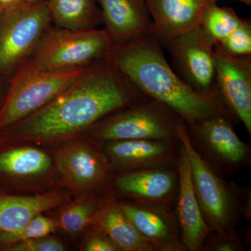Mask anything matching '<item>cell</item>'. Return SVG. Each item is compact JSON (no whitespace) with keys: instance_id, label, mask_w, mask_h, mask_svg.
<instances>
[{"instance_id":"1","label":"cell","mask_w":251,"mask_h":251,"mask_svg":"<svg viewBox=\"0 0 251 251\" xmlns=\"http://www.w3.org/2000/svg\"><path fill=\"white\" fill-rule=\"evenodd\" d=\"M144 97L103 59L86 68L49 103L8 128L18 140L66 141Z\"/></svg>"},{"instance_id":"2","label":"cell","mask_w":251,"mask_h":251,"mask_svg":"<svg viewBox=\"0 0 251 251\" xmlns=\"http://www.w3.org/2000/svg\"><path fill=\"white\" fill-rule=\"evenodd\" d=\"M103 60L144 95L164 104L186 125L216 115L237 122L219 96L198 93L181 80L152 34L113 44Z\"/></svg>"},{"instance_id":"3","label":"cell","mask_w":251,"mask_h":251,"mask_svg":"<svg viewBox=\"0 0 251 251\" xmlns=\"http://www.w3.org/2000/svg\"><path fill=\"white\" fill-rule=\"evenodd\" d=\"M191 166L195 194L204 221L212 230L235 229L241 216L251 217V191L247 192L233 182L227 183L201 156L190 140L186 123L177 126Z\"/></svg>"},{"instance_id":"4","label":"cell","mask_w":251,"mask_h":251,"mask_svg":"<svg viewBox=\"0 0 251 251\" xmlns=\"http://www.w3.org/2000/svg\"><path fill=\"white\" fill-rule=\"evenodd\" d=\"M112 45L105 29L73 30L51 25L17 70L54 72L87 67L102 60Z\"/></svg>"},{"instance_id":"5","label":"cell","mask_w":251,"mask_h":251,"mask_svg":"<svg viewBox=\"0 0 251 251\" xmlns=\"http://www.w3.org/2000/svg\"><path fill=\"white\" fill-rule=\"evenodd\" d=\"M181 120L164 104L145 96L105 117L88 130L94 140L101 143L153 140L179 144L177 126Z\"/></svg>"},{"instance_id":"6","label":"cell","mask_w":251,"mask_h":251,"mask_svg":"<svg viewBox=\"0 0 251 251\" xmlns=\"http://www.w3.org/2000/svg\"><path fill=\"white\" fill-rule=\"evenodd\" d=\"M52 23L47 0L25 1L0 15V78L12 76Z\"/></svg>"},{"instance_id":"7","label":"cell","mask_w":251,"mask_h":251,"mask_svg":"<svg viewBox=\"0 0 251 251\" xmlns=\"http://www.w3.org/2000/svg\"><path fill=\"white\" fill-rule=\"evenodd\" d=\"M86 68L54 72L16 71L7 80L9 90L0 108V131L49 103L75 82Z\"/></svg>"},{"instance_id":"8","label":"cell","mask_w":251,"mask_h":251,"mask_svg":"<svg viewBox=\"0 0 251 251\" xmlns=\"http://www.w3.org/2000/svg\"><path fill=\"white\" fill-rule=\"evenodd\" d=\"M234 120L216 115L186 125L190 140L201 156L219 175H233L251 161V147L234 132Z\"/></svg>"},{"instance_id":"9","label":"cell","mask_w":251,"mask_h":251,"mask_svg":"<svg viewBox=\"0 0 251 251\" xmlns=\"http://www.w3.org/2000/svg\"><path fill=\"white\" fill-rule=\"evenodd\" d=\"M165 48L171 54L177 75L186 85L202 95L219 96L216 88L215 44L201 25L175 38Z\"/></svg>"},{"instance_id":"10","label":"cell","mask_w":251,"mask_h":251,"mask_svg":"<svg viewBox=\"0 0 251 251\" xmlns=\"http://www.w3.org/2000/svg\"><path fill=\"white\" fill-rule=\"evenodd\" d=\"M54 164L64 184L81 193L104 187L112 169L103 149L85 140L63 145L55 153Z\"/></svg>"},{"instance_id":"11","label":"cell","mask_w":251,"mask_h":251,"mask_svg":"<svg viewBox=\"0 0 251 251\" xmlns=\"http://www.w3.org/2000/svg\"><path fill=\"white\" fill-rule=\"evenodd\" d=\"M216 88L221 101L251 135V55L234 57L215 45Z\"/></svg>"},{"instance_id":"12","label":"cell","mask_w":251,"mask_h":251,"mask_svg":"<svg viewBox=\"0 0 251 251\" xmlns=\"http://www.w3.org/2000/svg\"><path fill=\"white\" fill-rule=\"evenodd\" d=\"M113 186L130 202L171 211L177 198L176 168H151L125 171L114 179Z\"/></svg>"},{"instance_id":"13","label":"cell","mask_w":251,"mask_h":251,"mask_svg":"<svg viewBox=\"0 0 251 251\" xmlns=\"http://www.w3.org/2000/svg\"><path fill=\"white\" fill-rule=\"evenodd\" d=\"M111 168L130 171L151 168H176L179 144L153 140H115L103 143Z\"/></svg>"},{"instance_id":"14","label":"cell","mask_w":251,"mask_h":251,"mask_svg":"<svg viewBox=\"0 0 251 251\" xmlns=\"http://www.w3.org/2000/svg\"><path fill=\"white\" fill-rule=\"evenodd\" d=\"M176 169L179 176L176 216L181 243L186 251H201L212 229L206 224L201 212L193 188L189 159L181 142Z\"/></svg>"},{"instance_id":"15","label":"cell","mask_w":251,"mask_h":251,"mask_svg":"<svg viewBox=\"0 0 251 251\" xmlns=\"http://www.w3.org/2000/svg\"><path fill=\"white\" fill-rule=\"evenodd\" d=\"M152 20V34L163 48L201 23L209 0H145Z\"/></svg>"},{"instance_id":"16","label":"cell","mask_w":251,"mask_h":251,"mask_svg":"<svg viewBox=\"0 0 251 251\" xmlns=\"http://www.w3.org/2000/svg\"><path fill=\"white\" fill-rule=\"evenodd\" d=\"M117 202L157 251H186L181 243L179 225L171 211L130 201Z\"/></svg>"},{"instance_id":"17","label":"cell","mask_w":251,"mask_h":251,"mask_svg":"<svg viewBox=\"0 0 251 251\" xmlns=\"http://www.w3.org/2000/svg\"><path fill=\"white\" fill-rule=\"evenodd\" d=\"M105 30L113 44L152 34L153 23L145 0H97Z\"/></svg>"},{"instance_id":"18","label":"cell","mask_w":251,"mask_h":251,"mask_svg":"<svg viewBox=\"0 0 251 251\" xmlns=\"http://www.w3.org/2000/svg\"><path fill=\"white\" fill-rule=\"evenodd\" d=\"M69 195L49 192L36 196L0 194V234L21 228L36 216L66 204Z\"/></svg>"},{"instance_id":"19","label":"cell","mask_w":251,"mask_h":251,"mask_svg":"<svg viewBox=\"0 0 251 251\" xmlns=\"http://www.w3.org/2000/svg\"><path fill=\"white\" fill-rule=\"evenodd\" d=\"M95 224L108 234L121 251H157L140 234L114 198L105 199Z\"/></svg>"},{"instance_id":"20","label":"cell","mask_w":251,"mask_h":251,"mask_svg":"<svg viewBox=\"0 0 251 251\" xmlns=\"http://www.w3.org/2000/svg\"><path fill=\"white\" fill-rule=\"evenodd\" d=\"M52 23L59 27L85 30L103 23L95 0H47Z\"/></svg>"},{"instance_id":"21","label":"cell","mask_w":251,"mask_h":251,"mask_svg":"<svg viewBox=\"0 0 251 251\" xmlns=\"http://www.w3.org/2000/svg\"><path fill=\"white\" fill-rule=\"evenodd\" d=\"M52 163L47 153L31 147L8 150L0 154V172L16 178L46 174Z\"/></svg>"},{"instance_id":"22","label":"cell","mask_w":251,"mask_h":251,"mask_svg":"<svg viewBox=\"0 0 251 251\" xmlns=\"http://www.w3.org/2000/svg\"><path fill=\"white\" fill-rule=\"evenodd\" d=\"M105 199L88 191L73 202H67L59 214L58 227L68 234H77L95 224Z\"/></svg>"},{"instance_id":"23","label":"cell","mask_w":251,"mask_h":251,"mask_svg":"<svg viewBox=\"0 0 251 251\" xmlns=\"http://www.w3.org/2000/svg\"><path fill=\"white\" fill-rule=\"evenodd\" d=\"M242 20L232 8L221 7L216 1H211L203 13L200 25L216 45L231 34Z\"/></svg>"},{"instance_id":"24","label":"cell","mask_w":251,"mask_h":251,"mask_svg":"<svg viewBox=\"0 0 251 251\" xmlns=\"http://www.w3.org/2000/svg\"><path fill=\"white\" fill-rule=\"evenodd\" d=\"M57 227V221L41 214L14 232L0 234V242L12 244L33 238L44 237L50 235Z\"/></svg>"},{"instance_id":"25","label":"cell","mask_w":251,"mask_h":251,"mask_svg":"<svg viewBox=\"0 0 251 251\" xmlns=\"http://www.w3.org/2000/svg\"><path fill=\"white\" fill-rule=\"evenodd\" d=\"M226 53L234 57L251 55V23L243 19L242 23L224 40L216 44Z\"/></svg>"},{"instance_id":"26","label":"cell","mask_w":251,"mask_h":251,"mask_svg":"<svg viewBox=\"0 0 251 251\" xmlns=\"http://www.w3.org/2000/svg\"><path fill=\"white\" fill-rule=\"evenodd\" d=\"M244 249V244L235 229H226L211 230L204 241L201 251H242Z\"/></svg>"},{"instance_id":"27","label":"cell","mask_w":251,"mask_h":251,"mask_svg":"<svg viewBox=\"0 0 251 251\" xmlns=\"http://www.w3.org/2000/svg\"><path fill=\"white\" fill-rule=\"evenodd\" d=\"M11 251H64L65 246L58 239L47 235L33 238L12 244L8 248Z\"/></svg>"},{"instance_id":"28","label":"cell","mask_w":251,"mask_h":251,"mask_svg":"<svg viewBox=\"0 0 251 251\" xmlns=\"http://www.w3.org/2000/svg\"><path fill=\"white\" fill-rule=\"evenodd\" d=\"M94 229L87 237L84 250L86 251H121L108 234L94 224Z\"/></svg>"},{"instance_id":"29","label":"cell","mask_w":251,"mask_h":251,"mask_svg":"<svg viewBox=\"0 0 251 251\" xmlns=\"http://www.w3.org/2000/svg\"><path fill=\"white\" fill-rule=\"evenodd\" d=\"M27 0H0V15L9 12Z\"/></svg>"},{"instance_id":"30","label":"cell","mask_w":251,"mask_h":251,"mask_svg":"<svg viewBox=\"0 0 251 251\" xmlns=\"http://www.w3.org/2000/svg\"><path fill=\"white\" fill-rule=\"evenodd\" d=\"M209 1H216V0H209ZM237 1H241V2L247 4L248 6H251V0H237Z\"/></svg>"},{"instance_id":"31","label":"cell","mask_w":251,"mask_h":251,"mask_svg":"<svg viewBox=\"0 0 251 251\" xmlns=\"http://www.w3.org/2000/svg\"><path fill=\"white\" fill-rule=\"evenodd\" d=\"M44 1V0H27V1Z\"/></svg>"}]
</instances>
